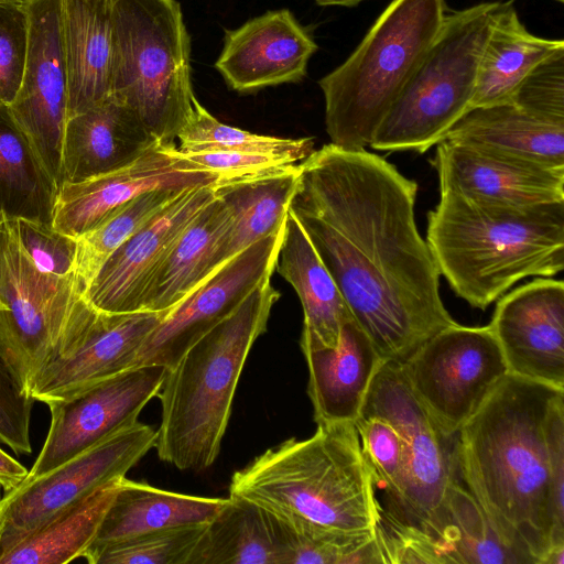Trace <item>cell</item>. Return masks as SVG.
Wrapping results in <instances>:
<instances>
[{"instance_id":"1","label":"cell","mask_w":564,"mask_h":564,"mask_svg":"<svg viewBox=\"0 0 564 564\" xmlns=\"http://www.w3.org/2000/svg\"><path fill=\"white\" fill-rule=\"evenodd\" d=\"M299 167L290 210L383 360L402 364L457 324L416 226L415 181L365 148L332 143Z\"/></svg>"},{"instance_id":"2","label":"cell","mask_w":564,"mask_h":564,"mask_svg":"<svg viewBox=\"0 0 564 564\" xmlns=\"http://www.w3.org/2000/svg\"><path fill=\"white\" fill-rule=\"evenodd\" d=\"M564 390L508 373L454 436L457 479L522 564L564 545V482L551 469L549 423Z\"/></svg>"},{"instance_id":"3","label":"cell","mask_w":564,"mask_h":564,"mask_svg":"<svg viewBox=\"0 0 564 564\" xmlns=\"http://www.w3.org/2000/svg\"><path fill=\"white\" fill-rule=\"evenodd\" d=\"M426 243L453 292L486 310L518 281L564 269V202L512 206L441 192Z\"/></svg>"},{"instance_id":"4","label":"cell","mask_w":564,"mask_h":564,"mask_svg":"<svg viewBox=\"0 0 564 564\" xmlns=\"http://www.w3.org/2000/svg\"><path fill=\"white\" fill-rule=\"evenodd\" d=\"M279 299L271 280L263 282L167 369L156 395L161 421L154 447L161 460L194 471L215 463L243 366Z\"/></svg>"},{"instance_id":"5","label":"cell","mask_w":564,"mask_h":564,"mask_svg":"<svg viewBox=\"0 0 564 564\" xmlns=\"http://www.w3.org/2000/svg\"><path fill=\"white\" fill-rule=\"evenodd\" d=\"M375 479L352 422L318 424L307 438H289L234 473L229 495L268 512L339 530L373 529Z\"/></svg>"},{"instance_id":"6","label":"cell","mask_w":564,"mask_h":564,"mask_svg":"<svg viewBox=\"0 0 564 564\" xmlns=\"http://www.w3.org/2000/svg\"><path fill=\"white\" fill-rule=\"evenodd\" d=\"M445 0H392L349 57L318 80L330 143L369 145L437 35Z\"/></svg>"},{"instance_id":"7","label":"cell","mask_w":564,"mask_h":564,"mask_svg":"<svg viewBox=\"0 0 564 564\" xmlns=\"http://www.w3.org/2000/svg\"><path fill=\"white\" fill-rule=\"evenodd\" d=\"M111 96L159 141L176 143L195 95L191 45L175 0H112Z\"/></svg>"},{"instance_id":"8","label":"cell","mask_w":564,"mask_h":564,"mask_svg":"<svg viewBox=\"0 0 564 564\" xmlns=\"http://www.w3.org/2000/svg\"><path fill=\"white\" fill-rule=\"evenodd\" d=\"M501 1L446 13L423 59L369 143L378 151L424 153L468 111L482 51Z\"/></svg>"},{"instance_id":"9","label":"cell","mask_w":564,"mask_h":564,"mask_svg":"<svg viewBox=\"0 0 564 564\" xmlns=\"http://www.w3.org/2000/svg\"><path fill=\"white\" fill-rule=\"evenodd\" d=\"M82 295L75 275L42 272L0 223V354L31 394L40 375L74 352L69 318Z\"/></svg>"},{"instance_id":"10","label":"cell","mask_w":564,"mask_h":564,"mask_svg":"<svg viewBox=\"0 0 564 564\" xmlns=\"http://www.w3.org/2000/svg\"><path fill=\"white\" fill-rule=\"evenodd\" d=\"M405 379L442 432L454 437L509 373L486 326H449L401 364Z\"/></svg>"},{"instance_id":"11","label":"cell","mask_w":564,"mask_h":564,"mask_svg":"<svg viewBox=\"0 0 564 564\" xmlns=\"http://www.w3.org/2000/svg\"><path fill=\"white\" fill-rule=\"evenodd\" d=\"M158 430L139 421L0 498V558L53 516L126 474L155 446Z\"/></svg>"},{"instance_id":"12","label":"cell","mask_w":564,"mask_h":564,"mask_svg":"<svg viewBox=\"0 0 564 564\" xmlns=\"http://www.w3.org/2000/svg\"><path fill=\"white\" fill-rule=\"evenodd\" d=\"M360 413L391 422L404 443L406 469L397 503L384 507L397 519L421 527L434 517L456 479L454 437L446 436L410 388L401 364L383 360Z\"/></svg>"},{"instance_id":"13","label":"cell","mask_w":564,"mask_h":564,"mask_svg":"<svg viewBox=\"0 0 564 564\" xmlns=\"http://www.w3.org/2000/svg\"><path fill=\"white\" fill-rule=\"evenodd\" d=\"M283 231L284 227L223 263L171 308L143 341L133 368L174 367L188 348L232 314L256 288L271 280Z\"/></svg>"},{"instance_id":"14","label":"cell","mask_w":564,"mask_h":564,"mask_svg":"<svg viewBox=\"0 0 564 564\" xmlns=\"http://www.w3.org/2000/svg\"><path fill=\"white\" fill-rule=\"evenodd\" d=\"M28 47L20 89L8 106L57 189L68 118L67 69L59 0H23Z\"/></svg>"},{"instance_id":"15","label":"cell","mask_w":564,"mask_h":564,"mask_svg":"<svg viewBox=\"0 0 564 564\" xmlns=\"http://www.w3.org/2000/svg\"><path fill=\"white\" fill-rule=\"evenodd\" d=\"M166 371L160 365L129 369L46 403L51 413L48 433L26 477L45 474L138 422L140 412L161 390Z\"/></svg>"},{"instance_id":"16","label":"cell","mask_w":564,"mask_h":564,"mask_svg":"<svg viewBox=\"0 0 564 564\" xmlns=\"http://www.w3.org/2000/svg\"><path fill=\"white\" fill-rule=\"evenodd\" d=\"M219 184V177L188 160L176 143L156 142L128 164L78 183H63L52 227L78 238L130 200L160 188Z\"/></svg>"},{"instance_id":"17","label":"cell","mask_w":564,"mask_h":564,"mask_svg":"<svg viewBox=\"0 0 564 564\" xmlns=\"http://www.w3.org/2000/svg\"><path fill=\"white\" fill-rule=\"evenodd\" d=\"M510 375L564 390V283L535 279L498 301L489 324Z\"/></svg>"},{"instance_id":"18","label":"cell","mask_w":564,"mask_h":564,"mask_svg":"<svg viewBox=\"0 0 564 564\" xmlns=\"http://www.w3.org/2000/svg\"><path fill=\"white\" fill-rule=\"evenodd\" d=\"M214 197L213 185L183 191L113 251L82 296L107 313L142 311L143 295L152 275L180 234Z\"/></svg>"},{"instance_id":"19","label":"cell","mask_w":564,"mask_h":564,"mask_svg":"<svg viewBox=\"0 0 564 564\" xmlns=\"http://www.w3.org/2000/svg\"><path fill=\"white\" fill-rule=\"evenodd\" d=\"M316 51L311 33L290 10L281 9L226 30L215 67L231 89L249 94L301 82Z\"/></svg>"},{"instance_id":"20","label":"cell","mask_w":564,"mask_h":564,"mask_svg":"<svg viewBox=\"0 0 564 564\" xmlns=\"http://www.w3.org/2000/svg\"><path fill=\"white\" fill-rule=\"evenodd\" d=\"M432 163L440 193L512 206L564 202V169L446 140L436 144Z\"/></svg>"},{"instance_id":"21","label":"cell","mask_w":564,"mask_h":564,"mask_svg":"<svg viewBox=\"0 0 564 564\" xmlns=\"http://www.w3.org/2000/svg\"><path fill=\"white\" fill-rule=\"evenodd\" d=\"M166 313H107L89 304L80 344L68 358L45 369L31 395L48 403L133 369L137 354Z\"/></svg>"},{"instance_id":"22","label":"cell","mask_w":564,"mask_h":564,"mask_svg":"<svg viewBox=\"0 0 564 564\" xmlns=\"http://www.w3.org/2000/svg\"><path fill=\"white\" fill-rule=\"evenodd\" d=\"M308 369L307 394L318 424L355 422L383 359L352 317L340 328L335 347L301 334Z\"/></svg>"},{"instance_id":"23","label":"cell","mask_w":564,"mask_h":564,"mask_svg":"<svg viewBox=\"0 0 564 564\" xmlns=\"http://www.w3.org/2000/svg\"><path fill=\"white\" fill-rule=\"evenodd\" d=\"M156 142L135 113L110 95L67 118L62 145V184L78 183L121 167Z\"/></svg>"},{"instance_id":"24","label":"cell","mask_w":564,"mask_h":564,"mask_svg":"<svg viewBox=\"0 0 564 564\" xmlns=\"http://www.w3.org/2000/svg\"><path fill=\"white\" fill-rule=\"evenodd\" d=\"M59 8L70 117L111 95L112 0H59Z\"/></svg>"},{"instance_id":"25","label":"cell","mask_w":564,"mask_h":564,"mask_svg":"<svg viewBox=\"0 0 564 564\" xmlns=\"http://www.w3.org/2000/svg\"><path fill=\"white\" fill-rule=\"evenodd\" d=\"M444 140L564 169V120L511 99L467 111Z\"/></svg>"},{"instance_id":"26","label":"cell","mask_w":564,"mask_h":564,"mask_svg":"<svg viewBox=\"0 0 564 564\" xmlns=\"http://www.w3.org/2000/svg\"><path fill=\"white\" fill-rule=\"evenodd\" d=\"M230 227V212L215 194L180 234L152 275L142 311L167 313L225 263Z\"/></svg>"},{"instance_id":"27","label":"cell","mask_w":564,"mask_h":564,"mask_svg":"<svg viewBox=\"0 0 564 564\" xmlns=\"http://www.w3.org/2000/svg\"><path fill=\"white\" fill-rule=\"evenodd\" d=\"M227 500L167 491L124 476L88 549L154 531L207 524Z\"/></svg>"},{"instance_id":"28","label":"cell","mask_w":564,"mask_h":564,"mask_svg":"<svg viewBox=\"0 0 564 564\" xmlns=\"http://www.w3.org/2000/svg\"><path fill=\"white\" fill-rule=\"evenodd\" d=\"M275 270L295 290L303 308L302 334L337 346L340 328L351 316L335 281L295 215L289 210Z\"/></svg>"},{"instance_id":"29","label":"cell","mask_w":564,"mask_h":564,"mask_svg":"<svg viewBox=\"0 0 564 564\" xmlns=\"http://www.w3.org/2000/svg\"><path fill=\"white\" fill-rule=\"evenodd\" d=\"M564 48L563 40L530 33L513 1L501 2L480 58L469 110L507 100L544 59Z\"/></svg>"},{"instance_id":"30","label":"cell","mask_w":564,"mask_h":564,"mask_svg":"<svg viewBox=\"0 0 564 564\" xmlns=\"http://www.w3.org/2000/svg\"><path fill=\"white\" fill-rule=\"evenodd\" d=\"M299 172L297 164L283 173L215 186L216 196L231 215V227L224 249L225 262L284 227Z\"/></svg>"},{"instance_id":"31","label":"cell","mask_w":564,"mask_h":564,"mask_svg":"<svg viewBox=\"0 0 564 564\" xmlns=\"http://www.w3.org/2000/svg\"><path fill=\"white\" fill-rule=\"evenodd\" d=\"M57 191L8 106L0 105V223L52 224Z\"/></svg>"},{"instance_id":"32","label":"cell","mask_w":564,"mask_h":564,"mask_svg":"<svg viewBox=\"0 0 564 564\" xmlns=\"http://www.w3.org/2000/svg\"><path fill=\"white\" fill-rule=\"evenodd\" d=\"M113 479L63 509L7 552L0 564H64L83 557L118 490Z\"/></svg>"},{"instance_id":"33","label":"cell","mask_w":564,"mask_h":564,"mask_svg":"<svg viewBox=\"0 0 564 564\" xmlns=\"http://www.w3.org/2000/svg\"><path fill=\"white\" fill-rule=\"evenodd\" d=\"M191 564H282L272 518L236 496L207 524Z\"/></svg>"},{"instance_id":"34","label":"cell","mask_w":564,"mask_h":564,"mask_svg":"<svg viewBox=\"0 0 564 564\" xmlns=\"http://www.w3.org/2000/svg\"><path fill=\"white\" fill-rule=\"evenodd\" d=\"M419 528L438 542L447 564H522L457 476L434 517Z\"/></svg>"},{"instance_id":"35","label":"cell","mask_w":564,"mask_h":564,"mask_svg":"<svg viewBox=\"0 0 564 564\" xmlns=\"http://www.w3.org/2000/svg\"><path fill=\"white\" fill-rule=\"evenodd\" d=\"M270 516L282 564H383L375 528L339 530L304 519Z\"/></svg>"},{"instance_id":"36","label":"cell","mask_w":564,"mask_h":564,"mask_svg":"<svg viewBox=\"0 0 564 564\" xmlns=\"http://www.w3.org/2000/svg\"><path fill=\"white\" fill-rule=\"evenodd\" d=\"M191 188V187H189ZM184 189L160 188L130 200L77 239L75 278L83 294L104 262Z\"/></svg>"},{"instance_id":"37","label":"cell","mask_w":564,"mask_h":564,"mask_svg":"<svg viewBox=\"0 0 564 564\" xmlns=\"http://www.w3.org/2000/svg\"><path fill=\"white\" fill-rule=\"evenodd\" d=\"M177 148L183 153L202 151H251L285 156L295 163L314 151V140L278 138L258 134L220 122L195 97L191 115L177 134Z\"/></svg>"},{"instance_id":"38","label":"cell","mask_w":564,"mask_h":564,"mask_svg":"<svg viewBox=\"0 0 564 564\" xmlns=\"http://www.w3.org/2000/svg\"><path fill=\"white\" fill-rule=\"evenodd\" d=\"M207 524L171 528L90 547L83 557L90 564H191Z\"/></svg>"},{"instance_id":"39","label":"cell","mask_w":564,"mask_h":564,"mask_svg":"<svg viewBox=\"0 0 564 564\" xmlns=\"http://www.w3.org/2000/svg\"><path fill=\"white\" fill-rule=\"evenodd\" d=\"M354 424L375 482L386 489L382 506L390 508L404 487L406 456L402 437L394 425L380 415L359 413Z\"/></svg>"},{"instance_id":"40","label":"cell","mask_w":564,"mask_h":564,"mask_svg":"<svg viewBox=\"0 0 564 564\" xmlns=\"http://www.w3.org/2000/svg\"><path fill=\"white\" fill-rule=\"evenodd\" d=\"M375 533L383 564H447L431 534L397 519L381 503Z\"/></svg>"},{"instance_id":"41","label":"cell","mask_w":564,"mask_h":564,"mask_svg":"<svg viewBox=\"0 0 564 564\" xmlns=\"http://www.w3.org/2000/svg\"><path fill=\"white\" fill-rule=\"evenodd\" d=\"M9 221L20 247L42 272L59 278L75 275L76 238L57 231L52 224L24 218Z\"/></svg>"},{"instance_id":"42","label":"cell","mask_w":564,"mask_h":564,"mask_svg":"<svg viewBox=\"0 0 564 564\" xmlns=\"http://www.w3.org/2000/svg\"><path fill=\"white\" fill-rule=\"evenodd\" d=\"M26 47L23 0H0V105L9 106L20 89Z\"/></svg>"},{"instance_id":"43","label":"cell","mask_w":564,"mask_h":564,"mask_svg":"<svg viewBox=\"0 0 564 564\" xmlns=\"http://www.w3.org/2000/svg\"><path fill=\"white\" fill-rule=\"evenodd\" d=\"M34 399L0 354V442L15 454H31L30 420Z\"/></svg>"},{"instance_id":"44","label":"cell","mask_w":564,"mask_h":564,"mask_svg":"<svg viewBox=\"0 0 564 564\" xmlns=\"http://www.w3.org/2000/svg\"><path fill=\"white\" fill-rule=\"evenodd\" d=\"M183 154L216 174L219 184L283 173L297 165L285 156L263 152L215 150Z\"/></svg>"},{"instance_id":"45","label":"cell","mask_w":564,"mask_h":564,"mask_svg":"<svg viewBox=\"0 0 564 564\" xmlns=\"http://www.w3.org/2000/svg\"><path fill=\"white\" fill-rule=\"evenodd\" d=\"M29 470L0 448V486L3 492L11 491L21 485Z\"/></svg>"},{"instance_id":"46","label":"cell","mask_w":564,"mask_h":564,"mask_svg":"<svg viewBox=\"0 0 564 564\" xmlns=\"http://www.w3.org/2000/svg\"><path fill=\"white\" fill-rule=\"evenodd\" d=\"M319 6L355 7L366 0H314Z\"/></svg>"},{"instance_id":"47","label":"cell","mask_w":564,"mask_h":564,"mask_svg":"<svg viewBox=\"0 0 564 564\" xmlns=\"http://www.w3.org/2000/svg\"><path fill=\"white\" fill-rule=\"evenodd\" d=\"M556 1H558V2H563V0H556Z\"/></svg>"}]
</instances>
